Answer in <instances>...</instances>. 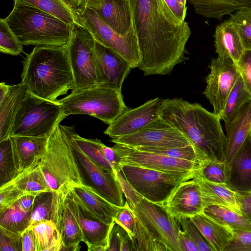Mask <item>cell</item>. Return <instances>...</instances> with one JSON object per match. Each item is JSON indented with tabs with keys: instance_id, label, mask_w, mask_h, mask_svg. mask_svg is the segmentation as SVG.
Listing matches in <instances>:
<instances>
[{
	"instance_id": "6da1fadb",
	"label": "cell",
	"mask_w": 251,
	"mask_h": 251,
	"mask_svg": "<svg viewBox=\"0 0 251 251\" xmlns=\"http://www.w3.org/2000/svg\"><path fill=\"white\" fill-rule=\"evenodd\" d=\"M144 75H165L185 59L191 34L188 23H180L163 0H129Z\"/></svg>"
},
{
	"instance_id": "7a4b0ae2",
	"label": "cell",
	"mask_w": 251,
	"mask_h": 251,
	"mask_svg": "<svg viewBox=\"0 0 251 251\" xmlns=\"http://www.w3.org/2000/svg\"><path fill=\"white\" fill-rule=\"evenodd\" d=\"M160 117L182 133L204 158L225 160L226 136L213 112L182 99H167L162 100Z\"/></svg>"
},
{
	"instance_id": "3957f363",
	"label": "cell",
	"mask_w": 251,
	"mask_h": 251,
	"mask_svg": "<svg viewBox=\"0 0 251 251\" xmlns=\"http://www.w3.org/2000/svg\"><path fill=\"white\" fill-rule=\"evenodd\" d=\"M21 82L26 90L47 100L74 90L72 70L66 47H35L23 62Z\"/></svg>"
},
{
	"instance_id": "277c9868",
	"label": "cell",
	"mask_w": 251,
	"mask_h": 251,
	"mask_svg": "<svg viewBox=\"0 0 251 251\" xmlns=\"http://www.w3.org/2000/svg\"><path fill=\"white\" fill-rule=\"evenodd\" d=\"M5 19L25 46L66 47L72 35L73 25L18 0Z\"/></svg>"
},
{
	"instance_id": "5b68a950",
	"label": "cell",
	"mask_w": 251,
	"mask_h": 251,
	"mask_svg": "<svg viewBox=\"0 0 251 251\" xmlns=\"http://www.w3.org/2000/svg\"><path fill=\"white\" fill-rule=\"evenodd\" d=\"M39 165L52 191L84 184L66 126L58 124L49 135Z\"/></svg>"
},
{
	"instance_id": "8992f818",
	"label": "cell",
	"mask_w": 251,
	"mask_h": 251,
	"mask_svg": "<svg viewBox=\"0 0 251 251\" xmlns=\"http://www.w3.org/2000/svg\"><path fill=\"white\" fill-rule=\"evenodd\" d=\"M115 174L126 201L148 233L164 244L169 251H182L177 240L180 226L166 206L149 201L142 196L128 183L121 171H116Z\"/></svg>"
},
{
	"instance_id": "52a82bcc",
	"label": "cell",
	"mask_w": 251,
	"mask_h": 251,
	"mask_svg": "<svg viewBox=\"0 0 251 251\" xmlns=\"http://www.w3.org/2000/svg\"><path fill=\"white\" fill-rule=\"evenodd\" d=\"M58 101L65 118L71 115H88L109 125L128 109L121 90L98 85L73 91Z\"/></svg>"
},
{
	"instance_id": "ba28073f",
	"label": "cell",
	"mask_w": 251,
	"mask_h": 251,
	"mask_svg": "<svg viewBox=\"0 0 251 251\" xmlns=\"http://www.w3.org/2000/svg\"><path fill=\"white\" fill-rule=\"evenodd\" d=\"M65 118L61 104L28 92L15 117L10 136L48 137Z\"/></svg>"
},
{
	"instance_id": "9c48e42d",
	"label": "cell",
	"mask_w": 251,
	"mask_h": 251,
	"mask_svg": "<svg viewBox=\"0 0 251 251\" xmlns=\"http://www.w3.org/2000/svg\"><path fill=\"white\" fill-rule=\"evenodd\" d=\"M75 15L78 24L85 28L96 41L126 60L132 69L138 68L141 54L133 21L129 31L121 35L107 25L94 11L86 6L79 7Z\"/></svg>"
},
{
	"instance_id": "30bf717a",
	"label": "cell",
	"mask_w": 251,
	"mask_h": 251,
	"mask_svg": "<svg viewBox=\"0 0 251 251\" xmlns=\"http://www.w3.org/2000/svg\"><path fill=\"white\" fill-rule=\"evenodd\" d=\"M121 172L132 187L151 202L164 204L182 182L193 179L195 174H176L144 167L124 165Z\"/></svg>"
},
{
	"instance_id": "8fae6325",
	"label": "cell",
	"mask_w": 251,
	"mask_h": 251,
	"mask_svg": "<svg viewBox=\"0 0 251 251\" xmlns=\"http://www.w3.org/2000/svg\"><path fill=\"white\" fill-rule=\"evenodd\" d=\"M66 48L74 77L73 91L97 85L95 40L93 35L80 25L75 24Z\"/></svg>"
},
{
	"instance_id": "7c38bea8",
	"label": "cell",
	"mask_w": 251,
	"mask_h": 251,
	"mask_svg": "<svg viewBox=\"0 0 251 251\" xmlns=\"http://www.w3.org/2000/svg\"><path fill=\"white\" fill-rule=\"evenodd\" d=\"M84 184L92 187L100 196L119 207L124 205L123 192L114 172L102 168L80 149L72 135L73 127L66 126Z\"/></svg>"
},
{
	"instance_id": "4fadbf2b",
	"label": "cell",
	"mask_w": 251,
	"mask_h": 251,
	"mask_svg": "<svg viewBox=\"0 0 251 251\" xmlns=\"http://www.w3.org/2000/svg\"><path fill=\"white\" fill-rule=\"evenodd\" d=\"M121 166L133 165L176 174L197 175L203 164L117 144L112 147Z\"/></svg>"
},
{
	"instance_id": "5bb4252c",
	"label": "cell",
	"mask_w": 251,
	"mask_h": 251,
	"mask_svg": "<svg viewBox=\"0 0 251 251\" xmlns=\"http://www.w3.org/2000/svg\"><path fill=\"white\" fill-rule=\"evenodd\" d=\"M209 67L210 72L206 77L203 94L213 106V113L221 119L239 75L238 67L231 57L218 55L211 60Z\"/></svg>"
},
{
	"instance_id": "9a60e30c",
	"label": "cell",
	"mask_w": 251,
	"mask_h": 251,
	"mask_svg": "<svg viewBox=\"0 0 251 251\" xmlns=\"http://www.w3.org/2000/svg\"><path fill=\"white\" fill-rule=\"evenodd\" d=\"M113 143L130 147H182L192 145L175 127L160 117L138 132L112 139Z\"/></svg>"
},
{
	"instance_id": "2e32d148",
	"label": "cell",
	"mask_w": 251,
	"mask_h": 251,
	"mask_svg": "<svg viewBox=\"0 0 251 251\" xmlns=\"http://www.w3.org/2000/svg\"><path fill=\"white\" fill-rule=\"evenodd\" d=\"M65 199L81 230L83 242L89 251H106L112 225L97 219L77 200L70 188L63 190Z\"/></svg>"
},
{
	"instance_id": "e0dca14e",
	"label": "cell",
	"mask_w": 251,
	"mask_h": 251,
	"mask_svg": "<svg viewBox=\"0 0 251 251\" xmlns=\"http://www.w3.org/2000/svg\"><path fill=\"white\" fill-rule=\"evenodd\" d=\"M162 99L157 97L134 108H128L109 125L104 133L112 139L136 133L160 118Z\"/></svg>"
},
{
	"instance_id": "ac0fdd59",
	"label": "cell",
	"mask_w": 251,
	"mask_h": 251,
	"mask_svg": "<svg viewBox=\"0 0 251 251\" xmlns=\"http://www.w3.org/2000/svg\"><path fill=\"white\" fill-rule=\"evenodd\" d=\"M95 53L97 84L121 90L125 79L132 69L131 65L96 40Z\"/></svg>"
},
{
	"instance_id": "d6986e66",
	"label": "cell",
	"mask_w": 251,
	"mask_h": 251,
	"mask_svg": "<svg viewBox=\"0 0 251 251\" xmlns=\"http://www.w3.org/2000/svg\"><path fill=\"white\" fill-rule=\"evenodd\" d=\"M51 220L56 224L62 250L78 251L83 237L79 225L67 203L63 190L55 192Z\"/></svg>"
},
{
	"instance_id": "ffe728a7",
	"label": "cell",
	"mask_w": 251,
	"mask_h": 251,
	"mask_svg": "<svg viewBox=\"0 0 251 251\" xmlns=\"http://www.w3.org/2000/svg\"><path fill=\"white\" fill-rule=\"evenodd\" d=\"M85 6L94 11L116 32L126 34L132 24L129 0H88Z\"/></svg>"
},
{
	"instance_id": "44dd1931",
	"label": "cell",
	"mask_w": 251,
	"mask_h": 251,
	"mask_svg": "<svg viewBox=\"0 0 251 251\" xmlns=\"http://www.w3.org/2000/svg\"><path fill=\"white\" fill-rule=\"evenodd\" d=\"M164 205L176 220L191 217L204 209L199 186L193 178L180 183Z\"/></svg>"
},
{
	"instance_id": "7402d4cb",
	"label": "cell",
	"mask_w": 251,
	"mask_h": 251,
	"mask_svg": "<svg viewBox=\"0 0 251 251\" xmlns=\"http://www.w3.org/2000/svg\"><path fill=\"white\" fill-rule=\"evenodd\" d=\"M225 161L230 165L251 129V101L244 105L228 121L225 122Z\"/></svg>"
},
{
	"instance_id": "603a6c76",
	"label": "cell",
	"mask_w": 251,
	"mask_h": 251,
	"mask_svg": "<svg viewBox=\"0 0 251 251\" xmlns=\"http://www.w3.org/2000/svg\"><path fill=\"white\" fill-rule=\"evenodd\" d=\"M10 137L15 165L19 173L39 163L46 149L49 136Z\"/></svg>"
},
{
	"instance_id": "cb8c5ba5",
	"label": "cell",
	"mask_w": 251,
	"mask_h": 251,
	"mask_svg": "<svg viewBox=\"0 0 251 251\" xmlns=\"http://www.w3.org/2000/svg\"><path fill=\"white\" fill-rule=\"evenodd\" d=\"M193 179L199 186L204 208L210 205L222 206L242 214L237 198V190L234 187L210 181L197 175Z\"/></svg>"
},
{
	"instance_id": "d4e9b609",
	"label": "cell",
	"mask_w": 251,
	"mask_h": 251,
	"mask_svg": "<svg viewBox=\"0 0 251 251\" xmlns=\"http://www.w3.org/2000/svg\"><path fill=\"white\" fill-rule=\"evenodd\" d=\"M191 218L213 251H225L233 238L232 227L203 211Z\"/></svg>"
},
{
	"instance_id": "484cf974",
	"label": "cell",
	"mask_w": 251,
	"mask_h": 251,
	"mask_svg": "<svg viewBox=\"0 0 251 251\" xmlns=\"http://www.w3.org/2000/svg\"><path fill=\"white\" fill-rule=\"evenodd\" d=\"M69 188L77 200L97 219L107 225L114 223L120 207L107 201L87 185H78Z\"/></svg>"
},
{
	"instance_id": "4316f807",
	"label": "cell",
	"mask_w": 251,
	"mask_h": 251,
	"mask_svg": "<svg viewBox=\"0 0 251 251\" xmlns=\"http://www.w3.org/2000/svg\"><path fill=\"white\" fill-rule=\"evenodd\" d=\"M25 93V86L20 82L9 85L5 94L0 97V142L10 137L15 117Z\"/></svg>"
},
{
	"instance_id": "83f0119b",
	"label": "cell",
	"mask_w": 251,
	"mask_h": 251,
	"mask_svg": "<svg viewBox=\"0 0 251 251\" xmlns=\"http://www.w3.org/2000/svg\"><path fill=\"white\" fill-rule=\"evenodd\" d=\"M214 37L218 55L229 56L237 63L245 50L234 24L228 19L218 25Z\"/></svg>"
},
{
	"instance_id": "f1b7e54d",
	"label": "cell",
	"mask_w": 251,
	"mask_h": 251,
	"mask_svg": "<svg viewBox=\"0 0 251 251\" xmlns=\"http://www.w3.org/2000/svg\"><path fill=\"white\" fill-rule=\"evenodd\" d=\"M195 12L207 18L221 20L226 15L251 7V0H188Z\"/></svg>"
},
{
	"instance_id": "f546056e",
	"label": "cell",
	"mask_w": 251,
	"mask_h": 251,
	"mask_svg": "<svg viewBox=\"0 0 251 251\" xmlns=\"http://www.w3.org/2000/svg\"><path fill=\"white\" fill-rule=\"evenodd\" d=\"M231 177L234 175L233 184L238 190L251 189V139L250 133L243 146L231 163Z\"/></svg>"
},
{
	"instance_id": "4dcf8cb0",
	"label": "cell",
	"mask_w": 251,
	"mask_h": 251,
	"mask_svg": "<svg viewBox=\"0 0 251 251\" xmlns=\"http://www.w3.org/2000/svg\"><path fill=\"white\" fill-rule=\"evenodd\" d=\"M11 180L26 194H38L52 191L46 181L39 163L19 173Z\"/></svg>"
},
{
	"instance_id": "1f68e13d",
	"label": "cell",
	"mask_w": 251,
	"mask_h": 251,
	"mask_svg": "<svg viewBox=\"0 0 251 251\" xmlns=\"http://www.w3.org/2000/svg\"><path fill=\"white\" fill-rule=\"evenodd\" d=\"M251 101V95L239 74L226 102L221 120L228 121L244 105Z\"/></svg>"
},
{
	"instance_id": "d6a6232c",
	"label": "cell",
	"mask_w": 251,
	"mask_h": 251,
	"mask_svg": "<svg viewBox=\"0 0 251 251\" xmlns=\"http://www.w3.org/2000/svg\"><path fill=\"white\" fill-rule=\"evenodd\" d=\"M72 135L80 149L93 162L108 172H114L113 168L104 156L102 150L103 143L100 140L82 137L75 132L74 127Z\"/></svg>"
},
{
	"instance_id": "836d02e7",
	"label": "cell",
	"mask_w": 251,
	"mask_h": 251,
	"mask_svg": "<svg viewBox=\"0 0 251 251\" xmlns=\"http://www.w3.org/2000/svg\"><path fill=\"white\" fill-rule=\"evenodd\" d=\"M197 175L210 181L234 187L232 181L231 166L225 160L216 159L206 161Z\"/></svg>"
},
{
	"instance_id": "e575fe53",
	"label": "cell",
	"mask_w": 251,
	"mask_h": 251,
	"mask_svg": "<svg viewBox=\"0 0 251 251\" xmlns=\"http://www.w3.org/2000/svg\"><path fill=\"white\" fill-rule=\"evenodd\" d=\"M70 24H78L74 13L62 0H18Z\"/></svg>"
},
{
	"instance_id": "d590c367",
	"label": "cell",
	"mask_w": 251,
	"mask_h": 251,
	"mask_svg": "<svg viewBox=\"0 0 251 251\" xmlns=\"http://www.w3.org/2000/svg\"><path fill=\"white\" fill-rule=\"evenodd\" d=\"M203 212L218 221L229 225L232 228L251 231V224L243 214L226 207L210 205L204 208Z\"/></svg>"
},
{
	"instance_id": "8d00e7d4",
	"label": "cell",
	"mask_w": 251,
	"mask_h": 251,
	"mask_svg": "<svg viewBox=\"0 0 251 251\" xmlns=\"http://www.w3.org/2000/svg\"><path fill=\"white\" fill-rule=\"evenodd\" d=\"M31 213L22 210L15 203L0 213V226L21 233L29 226Z\"/></svg>"
},
{
	"instance_id": "74e56055",
	"label": "cell",
	"mask_w": 251,
	"mask_h": 251,
	"mask_svg": "<svg viewBox=\"0 0 251 251\" xmlns=\"http://www.w3.org/2000/svg\"><path fill=\"white\" fill-rule=\"evenodd\" d=\"M131 148L139 151L160 153L174 158L191 161L201 164H203L205 162L209 160L205 159L200 155L192 145L182 147L155 148L142 147Z\"/></svg>"
},
{
	"instance_id": "f35d334b",
	"label": "cell",
	"mask_w": 251,
	"mask_h": 251,
	"mask_svg": "<svg viewBox=\"0 0 251 251\" xmlns=\"http://www.w3.org/2000/svg\"><path fill=\"white\" fill-rule=\"evenodd\" d=\"M19 173L15 165L9 137L0 142V186L12 180Z\"/></svg>"
},
{
	"instance_id": "ab89813d",
	"label": "cell",
	"mask_w": 251,
	"mask_h": 251,
	"mask_svg": "<svg viewBox=\"0 0 251 251\" xmlns=\"http://www.w3.org/2000/svg\"><path fill=\"white\" fill-rule=\"evenodd\" d=\"M55 192L50 191L37 195L31 213L29 226L42 221L51 220Z\"/></svg>"
},
{
	"instance_id": "60d3db41",
	"label": "cell",
	"mask_w": 251,
	"mask_h": 251,
	"mask_svg": "<svg viewBox=\"0 0 251 251\" xmlns=\"http://www.w3.org/2000/svg\"><path fill=\"white\" fill-rule=\"evenodd\" d=\"M229 20L237 28L245 50H251V7L235 11Z\"/></svg>"
},
{
	"instance_id": "b9f144b4",
	"label": "cell",
	"mask_w": 251,
	"mask_h": 251,
	"mask_svg": "<svg viewBox=\"0 0 251 251\" xmlns=\"http://www.w3.org/2000/svg\"><path fill=\"white\" fill-rule=\"evenodd\" d=\"M29 226L35 236L37 251H47L58 233L56 225L51 220L42 221Z\"/></svg>"
},
{
	"instance_id": "7bdbcfd3",
	"label": "cell",
	"mask_w": 251,
	"mask_h": 251,
	"mask_svg": "<svg viewBox=\"0 0 251 251\" xmlns=\"http://www.w3.org/2000/svg\"><path fill=\"white\" fill-rule=\"evenodd\" d=\"M0 51L11 55H18L23 51V44L13 32L4 19L0 20Z\"/></svg>"
},
{
	"instance_id": "ee69618b",
	"label": "cell",
	"mask_w": 251,
	"mask_h": 251,
	"mask_svg": "<svg viewBox=\"0 0 251 251\" xmlns=\"http://www.w3.org/2000/svg\"><path fill=\"white\" fill-rule=\"evenodd\" d=\"M134 238L137 251H169L164 244L151 237L137 219L136 233Z\"/></svg>"
},
{
	"instance_id": "f6af8a7d",
	"label": "cell",
	"mask_w": 251,
	"mask_h": 251,
	"mask_svg": "<svg viewBox=\"0 0 251 251\" xmlns=\"http://www.w3.org/2000/svg\"><path fill=\"white\" fill-rule=\"evenodd\" d=\"M177 220L182 228V230L193 240L199 251H213L191 217H181Z\"/></svg>"
},
{
	"instance_id": "bcb514c9",
	"label": "cell",
	"mask_w": 251,
	"mask_h": 251,
	"mask_svg": "<svg viewBox=\"0 0 251 251\" xmlns=\"http://www.w3.org/2000/svg\"><path fill=\"white\" fill-rule=\"evenodd\" d=\"M27 195L12 181L0 186V213L14 204L22 197Z\"/></svg>"
},
{
	"instance_id": "7dc6e473",
	"label": "cell",
	"mask_w": 251,
	"mask_h": 251,
	"mask_svg": "<svg viewBox=\"0 0 251 251\" xmlns=\"http://www.w3.org/2000/svg\"><path fill=\"white\" fill-rule=\"evenodd\" d=\"M116 224L124 228L130 235L134 238L136 233V219L133 210L126 201L120 207L114 219Z\"/></svg>"
},
{
	"instance_id": "c3c4849f",
	"label": "cell",
	"mask_w": 251,
	"mask_h": 251,
	"mask_svg": "<svg viewBox=\"0 0 251 251\" xmlns=\"http://www.w3.org/2000/svg\"><path fill=\"white\" fill-rule=\"evenodd\" d=\"M0 251H22L21 233L0 226Z\"/></svg>"
},
{
	"instance_id": "681fc988",
	"label": "cell",
	"mask_w": 251,
	"mask_h": 251,
	"mask_svg": "<svg viewBox=\"0 0 251 251\" xmlns=\"http://www.w3.org/2000/svg\"><path fill=\"white\" fill-rule=\"evenodd\" d=\"M233 238L225 251H251V231L233 228Z\"/></svg>"
},
{
	"instance_id": "f907efd6",
	"label": "cell",
	"mask_w": 251,
	"mask_h": 251,
	"mask_svg": "<svg viewBox=\"0 0 251 251\" xmlns=\"http://www.w3.org/2000/svg\"><path fill=\"white\" fill-rule=\"evenodd\" d=\"M239 74L251 95V50H245L238 61Z\"/></svg>"
},
{
	"instance_id": "816d5d0a",
	"label": "cell",
	"mask_w": 251,
	"mask_h": 251,
	"mask_svg": "<svg viewBox=\"0 0 251 251\" xmlns=\"http://www.w3.org/2000/svg\"><path fill=\"white\" fill-rule=\"evenodd\" d=\"M237 198L242 214L251 224V191L237 190Z\"/></svg>"
},
{
	"instance_id": "f5cc1de1",
	"label": "cell",
	"mask_w": 251,
	"mask_h": 251,
	"mask_svg": "<svg viewBox=\"0 0 251 251\" xmlns=\"http://www.w3.org/2000/svg\"><path fill=\"white\" fill-rule=\"evenodd\" d=\"M164 2L176 19L180 23L185 22L187 7L178 0H163Z\"/></svg>"
},
{
	"instance_id": "db71d44e",
	"label": "cell",
	"mask_w": 251,
	"mask_h": 251,
	"mask_svg": "<svg viewBox=\"0 0 251 251\" xmlns=\"http://www.w3.org/2000/svg\"><path fill=\"white\" fill-rule=\"evenodd\" d=\"M22 251H37L35 236L28 226L21 233Z\"/></svg>"
},
{
	"instance_id": "11a10c76",
	"label": "cell",
	"mask_w": 251,
	"mask_h": 251,
	"mask_svg": "<svg viewBox=\"0 0 251 251\" xmlns=\"http://www.w3.org/2000/svg\"><path fill=\"white\" fill-rule=\"evenodd\" d=\"M177 240L182 251H199L193 240L181 229L178 234Z\"/></svg>"
},
{
	"instance_id": "9f6ffc18",
	"label": "cell",
	"mask_w": 251,
	"mask_h": 251,
	"mask_svg": "<svg viewBox=\"0 0 251 251\" xmlns=\"http://www.w3.org/2000/svg\"><path fill=\"white\" fill-rule=\"evenodd\" d=\"M102 150L104 156L110 163L114 171H121V166L119 158L113 147H109L103 144Z\"/></svg>"
},
{
	"instance_id": "6f0895ef",
	"label": "cell",
	"mask_w": 251,
	"mask_h": 251,
	"mask_svg": "<svg viewBox=\"0 0 251 251\" xmlns=\"http://www.w3.org/2000/svg\"><path fill=\"white\" fill-rule=\"evenodd\" d=\"M37 195L35 194L25 195L19 199L15 203L24 211H31L35 198Z\"/></svg>"
},
{
	"instance_id": "680465c9",
	"label": "cell",
	"mask_w": 251,
	"mask_h": 251,
	"mask_svg": "<svg viewBox=\"0 0 251 251\" xmlns=\"http://www.w3.org/2000/svg\"><path fill=\"white\" fill-rule=\"evenodd\" d=\"M74 13L79 8L78 0H62Z\"/></svg>"
},
{
	"instance_id": "91938a15",
	"label": "cell",
	"mask_w": 251,
	"mask_h": 251,
	"mask_svg": "<svg viewBox=\"0 0 251 251\" xmlns=\"http://www.w3.org/2000/svg\"><path fill=\"white\" fill-rule=\"evenodd\" d=\"M88 0H78L79 7H84Z\"/></svg>"
},
{
	"instance_id": "94428289",
	"label": "cell",
	"mask_w": 251,
	"mask_h": 251,
	"mask_svg": "<svg viewBox=\"0 0 251 251\" xmlns=\"http://www.w3.org/2000/svg\"><path fill=\"white\" fill-rule=\"evenodd\" d=\"M181 4L186 6V2L187 0H178Z\"/></svg>"
},
{
	"instance_id": "6125c7cd",
	"label": "cell",
	"mask_w": 251,
	"mask_h": 251,
	"mask_svg": "<svg viewBox=\"0 0 251 251\" xmlns=\"http://www.w3.org/2000/svg\"><path fill=\"white\" fill-rule=\"evenodd\" d=\"M250 137H251V129L250 130Z\"/></svg>"
},
{
	"instance_id": "be15d7a7",
	"label": "cell",
	"mask_w": 251,
	"mask_h": 251,
	"mask_svg": "<svg viewBox=\"0 0 251 251\" xmlns=\"http://www.w3.org/2000/svg\"><path fill=\"white\" fill-rule=\"evenodd\" d=\"M251 190V189L250 190Z\"/></svg>"
}]
</instances>
